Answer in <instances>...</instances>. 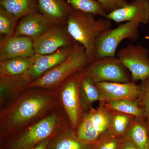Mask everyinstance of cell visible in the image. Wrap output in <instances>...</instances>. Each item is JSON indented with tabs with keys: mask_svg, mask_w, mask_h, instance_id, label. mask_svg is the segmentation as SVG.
Segmentation results:
<instances>
[{
	"mask_svg": "<svg viewBox=\"0 0 149 149\" xmlns=\"http://www.w3.org/2000/svg\"><path fill=\"white\" fill-rule=\"evenodd\" d=\"M90 64L85 48L74 42L68 57L39 78L29 83L27 88L56 91L72 75L81 72Z\"/></svg>",
	"mask_w": 149,
	"mask_h": 149,
	"instance_id": "277c9868",
	"label": "cell"
},
{
	"mask_svg": "<svg viewBox=\"0 0 149 149\" xmlns=\"http://www.w3.org/2000/svg\"><path fill=\"white\" fill-rule=\"evenodd\" d=\"M32 80L24 74L14 77H0L1 109L13 101L27 89Z\"/></svg>",
	"mask_w": 149,
	"mask_h": 149,
	"instance_id": "9a60e30c",
	"label": "cell"
},
{
	"mask_svg": "<svg viewBox=\"0 0 149 149\" xmlns=\"http://www.w3.org/2000/svg\"><path fill=\"white\" fill-rule=\"evenodd\" d=\"M36 54L29 57L14 58L0 62V77H14L27 72L35 61Z\"/></svg>",
	"mask_w": 149,
	"mask_h": 149,
	"instance_id": "ffe728a7",
	"label": "cell"
},
{
	"mask_svg": "<svg viewBox=\"0 0 149 149\" xmlns=\"http://www.w3.org/2000/svg\"><path fill=\"white\" fill-rule=\"evenodd\" d=\"M39 12L54 25L64 26L71 6L65 0H37Z\"/></svg>",
	"mask_w": 149,
	"mask_h": 149,
	"instance_id": "e0dca14e",
	"label": "cell"
},
{
	"mask_svg": "<svg viewBox=\"0 0 149 149\" xmlns=\"http://www.w3.org/2000/svg\"><path fill=\"white\" fill-rule=\"evenodd\" d=\"M122 140L110 132L94 144L93 149H119Z\"/></svg>",
	"mask_w": 149,
	"mask_h": 149,
	"instance_id": "4316f807",
	"label": "cell"
},
{
	"mask_svg": "<svg viewBox=\"0 0 149 149\" xmlns=\"http://www.w3.org/2000/svg\"><path fill=\"white\" fill-rule=\"evenodd\" d=\"M117 57L131 73V80L149 78V52L141 45L129 44L118 52Z\"/></svg>",
	"mask_w": 149,
	"mask_h": 149,
	"instance_id": "9c48e42d",
	"label": "cell"
},
{
	"mask_svg": "<svg viewBox=\"0 0 149 149\" xmlns=\"http://www.w3.org/2000/svg\"><path fill=\"white\" fill-rule=\"evenodd\" d=\"M73 46L63 47L48 54H36L35 61L25 74L32 82L36 80L67 58L72 52Z\"/></svg>",
	"mask_w": 149,
	"mask_h": 149,
	"instance_id": "5bb4252c",
	"label": "cell"
},
{
	"mask_svg": "<svg viewBox=\"0 0 149 149\" xmlns=\"http://www.w3.org/2000/svg\"><path fill=\"white\" fill-rule=\"evenodd\" d=\"M107 109L125 114L132 116L141 117L143 112L139 107L138 102L132 100H120L115 101L104 103Z\"/></svg>",
	"mask_w": 149,
	"mask_h": 149,
	"instance_id": "603a6c76",
	"label": "cell"
},
{
	"mask_svg": "<svg viewBox=\"0 0 149 149\" xmlns=\"http://www.w3.org/2000/svg\"><path fill=\"white\" fill-rule=\"evenodd\" d=\"M0 6L17 20L28 15L39 12L37 0H0Z\"/></svg>",
	"mask_w": 149,
	"mask_h": 149,
	"instance_id": "44dd1931",
	"label": "cell"
},
{
	"mask_svg": "<svg viewBox=\"0 0 149 149\" xmlns=\"http://www.w3.org/2000/svg\"><path fill=\"white\" fill-rule=\"evenodd\" d=\"M101 3L108 13L126 5L127 0H97Z\"/></svg>",
	"mask_w": 149,
	"mask_h": 149,
	"instance_id": "83f0119b",
	"label": "cell"
},
{
	"mask_svg": "<svg viewBox=\"0 0 149 149\" xmlns=\"http://www.w3.org/2000/svg\"><path fill=\"white\" fill-rule=\"evenodd\" d=\"M111 111V124L110 132L118 137L125 136L128 128L132 116L115 111Z\"/></svg>",
	"mask_w": 149,
	"mask_h": 149,
	"instance_id": "d4e9b609",
	"label": "cell"
},
{
	"mask_svg": "<svg viewBox=\"0 0 149 149\" xmlns=\"http://www.w3.org/2000/svg\"><path fill=\"white\" fill-rule=\"evenodd\" d=\"M54 24L40 12L30 14L19 22L15 34L36 39L45 33Z\"/></svg>",
	"mask_w": 149,
	"mask_h": 149,
	"instance_id": "2e32d148",
	"label": "cell"
},
{
	"mask_svg": "<svg viewBox=\"0 0 149 149\" xmlns=\"http://www.w3.org/2000/svg\"><path fill=\"white\" fill-rule=\"evenodd\" d=\"M74 41L63 26L54 25L47 32L33 40L35 54L53 53L61 48L73 45Z\"/></svg>",
	"mask_w": 149,
	"mask_h": 149,
	"instance_id": "30bf717a",
	"label": "cell"
},
{
	"mask_svg": "<svg viewBox=\"0 0 149 149\" xmlns=\"http://www.w3.org/2000/svg\"><path fill=\"white\" fill-rule=\"evenodd\" d=\"M35 54L33 40L30 37L13 35L1 39L0 62L19 57H32Z\"/></svg>",
	"mask_w": 149,
	"mask_h": 149,
	"instance_id": "4fadbf2b",
	"label": "cell"
},
{
	"mask_svg": "<svg viewBox=\"0 0 149 149\" xmlns=\"http://www.w3.org/2000/svg\"><path fill=\"white\" fill-rule=\"evenodd\" d=\"M124 139L130 141L139 149H149V139L146 126L135 121L130 124Z\"/></svg>",
	"mask_w": 149,
	"mask_h": 149,
	"instance_id": "7402d4cb",
	"label": "cell"
},
{
	"mask_svg": "<svg viewBox=\"0 0 149 149\" xmlns=\"http://www.w3.org/2000/svg\"><path fill=\"white\" fill-rule=\"evenodd\" d=\"M51 138L46 139L40 142L38 145H37L35 147H34L32 149H47L48 145H49V142Z\"/></svg>",
	"mask_w": 149,
	"mask_h": 149,
	"instance_id": "4dcf8cb0",
	"label": "cell"
},
{
	"mask_svg": "<svg viewBox=\"0 0 149 149\" xmlns=\"http://www.w3.org/2000/svg\"><path fill=\"white\" fill-rule=\"evenodd\" d=\"M72 8L106 18L107 12L97 0H65Z\"/></svg>",
	"mask_w": 149,
	"mask_h": 149,
	"instance_id": "cb8c5ba5",
	"label": "cell"
},
{
	"mask_svg": "<svg viewBox=\"0 0 149 149\" xmlns=\"http://www.w3.org/2000/svg\"><path fill=\"white\" fill-rule=\"evenodd\" d=\"M142 93L140 97L145 107L149 122V78L142 81Z\"/></svg>",
	"mask_w": 149,
	"mask_h": 149,
	"instance_id": "f1b7e54d",
	"label": "cell"
},
{
	"mask_svg": "<svg viewBox=\"0 0 149 149\" xmlns=\"http://www.w3.org/2000/svg\"><path fill=\"white\" fill-rule=\"evenodd\" d=\"M81 72H77L67 79L57 90L63 107L72 129L77 128L81 116L82 109L79 96Z\"/></svg>",
	"mask_w": 149,
	"mask_h": 149,
	"instance_id": "ba28073f",
	"label": "cell"
},
{
	"mask_svg": "<svg viewBox=\"0 0 149 149\" xmlns=\"http://www.w3.org/2000/svg\"><path fill=\"white\" fill-rule=\"evenodd\" d=\"M104 103L120 100H136L140 97L142 88L134 82L125 83L101 82L95 83Z\"/></svg>",
	"mask_w": 149,
	"mask_h": 149,
	"instance_id": "7c38bea8",
	"label": "cell"
},
{
	"mask_svg": "<svg viewBox=\"0 0 149 149\" xmlns=\"http://www.w3.org/2000/svg\"><path fill=\"white\" fill-rule=\"evenodd\" d=\"M111 117V111L100 102L98 107L82 114L76 128L77 137L85 143H95L109 133Z\"/></svg>",
	"mask_w": 149,
	"mask_h": 149,
	"instance_id": "5b68a950",
	"label": "cell"
},
{
	"mask_svg": "<svg viewBox=\"0 0 149 149\" xmlns=\"http://www.w3.org/2000/svg\"><path fill=\"white\" fill-rule=\"evenodd\" d=\"M125 67L119 59L107 57L96 59L82 70L95 83L130 82Z\"/></svg>",
	"mask_w": 149,
	"mask_h": 149,
	"instance_id": "52a82bcc",
	"label": "cell"
},
{
	"mask_svg": "<svg viewBox=\"0 0 149 149\" xmlns=\"http://www.w3.org/2000/svg\"><path fill=\"white\" fill-rule=\"evenodd\" d=\"M95 16L72 7L66 25L68 32L74 42L85 48L90 64L95 60L97 40L112 27L108 19H96Z\"/></svg>",
	"mask_w": 149,
	"mask_h": 149,
	"instance_id": "7a4b0ae2",
	"label": "cell"
},
{
	"mask_svg": "<svg viewBox=\"0 0 149 149\" xmlns=\"http://www.w3.org/2000/svg\"><path fill=\"white\" fill-rule=\"evenodd\" d=\"M119 149H139L130 141L124 139L122 140Z\"/></svg>",
	"mask_w": 149,
	"mask_h": 149,
	"instance_id": "f546056e",
	"label": "cell"
},
{
	"mask_svg": "<svg viewBox=\"0 0 149 149\" xmlns=\"http://www.w3.org/2000/svg\"><path fill=\"white\" fill-rule=\"evenodd\" d=\"M71 127L62 106L14 135L5 149H32L40 142Z\"/></svg>",
	"mask_w": 149,
	"mask_h": 149,
	"instance_id": "3957f363",
	"label": "cell"
},
{
	"mask_svg": "<svg viewBox=\"0 0 149 149\" xmlns=\"http://www.w3.org/2000/svg\"><path fill=\"white\" fill-rule=\"evenodd\" d=\"M74 129L69 127L51 138L47 149H93L95 143L81 141Z\"/></svg>",
	"mask_w": 149,
	"mask_h": 149,
	"instance_id": "ac0fdd59",
	"label": "cell"
},
{
	"mask_svg": "<svg viewBox=\"0 0 149 149\" xmlns=\"http://www.w3.org/2000/svg\"><path fill=\"white\" fill-rule=\"evenodd\" d=\"M18 21L16 18L2 7L0 6V35L2 38L13 36L15 25Z\"/></svg>",
	"mask_w": 149,
	"mask_h": 149,
	"instance_id": "484cf974",
	"label": "cell"
},
{
	"mask_svg": "<svg viewBox=\"0 0 149 149\" xmlns=\"http://www.w3.org/2000/svg\"><path fill=\"white\" fill-rule=\"evenodd\" d=\"M106 18L119 23L149 22V0H132L126 5L108 13Z\"/></svg>",
	"mask_w": 149,
	"mask_h": 149,
	"instance_id": "8fae6325",
	"label": "cell"
},
{
	"mask_svg": "<svg viewBox=\"0 0 149 149\" xmlns=\"http://www.w3.org/2000/svg\"><path fill=\"white\" fill-rule=\"evenodd\" d=\"M62 106L58 92L27 88L0 111L1 136H14Z\"/></svg>",
	"mask_w": 149,
	"mask_h": 149,
	"instance_id": "6da1fadb",
	"label": "cell"
},
{
	"mask_svg": "<svg viewBox=\"0 0 149 149\" xmlns=\"http://www.w3.org/2000/svg\"><path fill=\"white\" fill-rule=\"evenodd\" d=\"M79 96L82 111H87L92 108V104L101 101V96L96 83L81 71L79 85Z\"/></svg>",
	"mask_w": 149,
	"mask_h": 149,
	"instance_id": "d6986e66",
	"label": "cell"
},
{
	"mask_svg": "<svg viewBox=\"0 0 149 149\" xmlns=\"http://www.w3.org/2000/svg\"><path fill=\"white\" fill-rule=\"evenodd\" d=\"M140 24L136 22H125L104 32L96 42L95 60L115 56L118 47L123 40H138Z\"/></svg>",
	"mask_w": 149,
	"mask_h": 149,
	"instance_id": "8992f818",
	"label": "cell"
}]
</instances>
